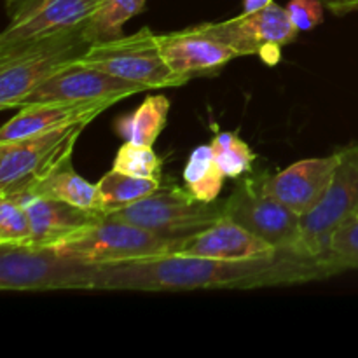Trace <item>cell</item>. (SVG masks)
<instances>
[{"label": "cell", "mask_w": 358, "mask_h": 358, "mask_svg": "<svg viewBox=\"0 0 358 358\" xmlns=\"http://www.w3.org/2000/svg\"><path fill=\"white\" fill-rule=\"evenodd\" d=\"M90 122L0 143V198L27 196L45 177L72 161L73 147Z\"/></svg>", "instance_id": "6"}, {"label": "cell", "mask_w": 358, "mask_h": 358, "mask_svg": "<svg viewBox=\"0 0 358 358\" xmlns=\"http://www.w3.org/2000/svg\"><path fill=\"white\" fill-rule=\"evenodd\" d=\"M117 220L135 224L150 233L173 240H185L213 226L226 215L222 203L196 199L187 189L161 187L154 194L107 213Z\"/></svg>", "instance_id": "7"}, {"label": "cell", "mask_w": 358, "mask_h": 358, "mask_svg": "<svg viewBox=\"0 0 358 358\" xmlns=\"http://www.w3.org/2000/svg\"><path fill=\"white\" fill-rule=\"evenodd\" d=\"M31 220L20 198H0V245L28 247L31 243Z\"/></svg>", "instance_id": "24"}, {"label": "cell", "mask_w": 358, "mask_h": 358, "mask_svg": "<svg viewBox=\"0 0 358 358\" xmlns=\"http://www.w3.org/2000/svg\"><path fill=\"white\" fill-rule=\"evenodd\" d=\"M358 215V143L341 149V163L320 201L301 215L296 254L324 259L332 234L346 220Z\"/></svg>", "instance_id": "8"}, {"label": "cell", "mask_w": 358, "mask_h": 358, "mask_svg": "<svg viewBox=\"0 0 358 358\" xmlns=\"http://www.w3.org/2000/svg\"><path fill=\"white\" fill-rule=\"evenodd\" d=\"M224 173L213 154L212 143L199 145L189 156L184 168L185 189L196 199L212 203L217 201L224 185Z\"/></svg>", "instance_id": "22"}, {"label": "cell", "mask_w": 358, "mask_h": 358, "mask_svg": "<svg viewBox=\"0 0 358 358\" xmlns=\"http://www.w3.org/2000/svg\"><path fill=\"white\" fill-rule=\"evenodd\" d=\"M98 0H6L9 23L0 51L83 30Z\"/></svg>", "instance_id": "9"}, {"label": "cell", "mask_w": 358, "mask_h": 358, "mask_svg": "<svg viewBox=\"0 0 358 358\" xmlns=\"http://www.w3.org/2000/svg\"><path fill=\"white\" fill-rule=\"evenodd\" d=\"M117 101L108 98V100L93 101H49V103L24 105L2 126L0 143L48 133L77 122H91Z\"/></svg>", "instance_id": "15"}, {"label": "cell", "mask_w": 358, "mask_h": 358, "mask_svg": "<svg viewBox=\"0 0 358 358\" xmlns=\"http://www.w3.org/2000/svg\"><path fill=\"white\" fill-rule=\"evenodd\" d=\"M98 266L58 254L55 248L0 245V290H94Z\"/></svg>", "instance_id": "5"}, {"label": "cell", "mask_w": 358, "mask_h": 358, "mask_svg": "<svg viewBox=\"0 0 358 358\" xmlns=\"http://www.w3.org/2000/svg\"><path fill=\"white\" fill-rule=\"evenodd\" d=\"M205 27L238 56L259 55L268 65H276L282 58L280 49L296 41L299 34L285 7L275 2L231 20L205 23Z\"/></svg>", "instance_id": "10"}, {"label": "cell", "mask_w": 358, "mask_h": 358, "mask_svg": "<svg viewBox=\"0 0 358 358\" xmlns=\"http://www.w3.org/2000/svg\"><path fill=\"white\" fill-rule=\"evenodd\" d=\"M96 187L98 194H100L101 212L110 213L154 194L163 187V184L159 178L133 177V175L121 173L112 168L108 173L100 178Z\"/></svg>", "instance_id": "21"}, {"label": "cell", "mask_w": 358, "mask_h": 358, "mask_svg": "<svg viewBox=\"0 0 358 358\" xmlns=\"http://www.w3.org/2000/svg\"><path fill=\"white\" fill-rule=\"evenodd\" d=\"M213 154L226 178H240L252 170L255 161L254 150L236 133H217L212 140Z\"/></svg>", "instance_id": "23"}, {"label": "cell", "mask_w": 358, "mask_h": 358, "mask_svg": "<svg viewBox=\"0 0 358 358\" xmlns=\"http://www.w3.org/2000/svg\"><path fill=\"white\" fill-rule=\"evenodd\" d=\"M27 196H38V198L55 199V201L66 203V205L90 210V212H101L96 184H91L86 178L80 177L73 170L72 161L52 171L41 184L35 185L30 194ZM13 198H24V196H13Z\"/></svg>", "instance_id": "18"}, {"label": "cell", "mask_w": 358, "mask_h": 358, "mask_svg": "<svg viewBox=\"0 0 358 358\" xmlns=\"http://www.w3.org/2000/svg\"><path fill=\"white\" fill-rule=\"evenodd\" d=\"M341 163V150L325 157L292 163L262 180V189L297 215L310 212L322 199Z\"/></svg>", "instance_id": "13"}, {"label": "cell", "mask_w": 358, "mask_h": 358, "mask_svg": "<svg viewBox=\"0 0 358 358\" xmlns=\"http://www.w3.org/2000/svg\"><path fill=\"white\" fill-rule=\"evenodd\" d=\"M357 217H358V215H357Z\"/></svg>", "instance_id": "30"}, {"label": "cell", "mask_w": 358, "mask_h": 358, "mask_svg": "<svg viewBox=\"0 0 358 358\" xmlns=\"http://www.w3.org/2000/svg\"><path fill=\"white\" fill-rule=\"evenodd\" d=\"M90 48L80 31L0 51V107L20 108L24 98Z\"/></svg>", "instance_id": "4"}, {"label": "cell", "mask_w": 358, "mask_h": 358, "mask_svg": "<svg viewBox=\"0 0 358 358\" xmlns=\"http://www.w3.org/2000/svg\"><path fill=\"white\" fill-rule=\"evenodd\" d=\"M224 212L278 252L296 254L301 217L264 192L262 184L252 178L241 182L224 201Z\"/></svg>", "instance_id": "11"}, {"label": "cell", "mask_w": 358, "mask_h": 358, "mask_svg": "<svg viewBox=\"0 0 358 358\" xmlns=\"http://www.w3.org/2000/svg\"><path fill=\"white\" fill-rule=\"evenodd\" d=\"M13 198V196H9ZM28 210L31 220V243L28 247L45 248L59 243L70 234L93 226L94 222L103 219L107 213L90 212V210L77 208L66 203L55 199L38 198V196H24L20 198Z\"/></svg>", "instance_id": "17"}, {"label": "cell", "mask_w": 358, "mask_h": 358, "mask_svg": "<svg viewBox=\"0 0 358 358\" xmlns=\"http://www.w3.org/2000/svg\"><path fill=\"white\" fill-rule=\"evenodd\" d=\"M182 243L184 240L157 236L135 224L105 215L49 248L86 264L108 266L177 254Z\"/></svg>", "instance_id": "2"}, {"label": "cell", "mask_w": 358, "mask_h": 358, "mask_svg": "<svg viewBox=\"0 0 358 358\" xmlns=\"http://www.w3.org/2000/svg\"><path fill=\"white\" fill-rule=\"evenodd\" d=\"M77 63L138 84L147 91L178 87L191 80L170 69L161 51L159 34L147 27L135 34L90 44Z\"/></svg>", "instance_id": "3"}, {"label": "cell", "mask_w": 358, "mask_h": 358, "mask_svg": "<svg viewBox=\"0 0 358 358\" xmlns=\"http://www.w3.org/2000/svg\"><path fill=\"white\" fill-rule=\"evenodd\" d=\"M268 241L261 240L224 215L213 226L206 227L201 233L191 238H185L177 254L199 255V257L220 259V261H250V259H262L276 254Z\"/></svg>", "instance_id": "16"}, {"label": "cell", "mask_w": 358, "mask_h": 358, "mask_svg": "<svg viewBox=\"0 0 358 358\" xmlns=\"http://www.w3.org/2000/svg\"><path fill=\"white\" fill-rule=\"evenodd\" d=\"M322 2L336 16H346L358 10V0H322Z\"/></svg>", "instance_id": "28"}, {"label": "cell", "mask_w": 358, "mask_h": 358, "mask_svg": "<svg viewBox=\"0 0 358 358\" xmlns=\"http://www.w3.org/2000/svg\"><path fill=\"white\" fill-rule=\"evenodd\" d=\"M159 44L170 69L187 79L217 72L231 59L238 58L233 48L206 30L205 23L161 34Z\"/></svg>", "instance_id": "14"}, {"label": "cell", "mask_w": 358, "mask_h": 358, "mask_svg": "<svg viewBox=\"0 0 358 358\" xmlns=\"http://www.w3.org/2000/svg\"><path fill=\"white\" fill-rule=\"evenodd\" d=\"M339 275L324 259L292 252L250 261H220L199 255L168 254L122 264L98 266L94 290L178 292L208 289H261L292 285Z\"/></svg>", "instance_id": "1"}, {"label": "cell", "mask_w": 358, "mask_h": 358, "mask_svg": "<svg viewBox=\"0 0 358 358\" xmlns=\"http://www.w3.org/2000/svg\"><path fill=\"white\" fill-rule=\"evenodd\" d=\"M325 261L339 273L358 269V217L346 220L331 238V247Z\"/></svg>", "instance_id": "26"}, {"label": "cell", "mask_w": 358, "mask_h": 358, "mask_svg": "<svg viewBox=\"0 0 358 358\" xmlns=\"http://www.w3.org/2000/svg\"><path fill=\"white\" fill-rule=\"evenodd\" d=\"M168 112L170 100L164 94H149L136 110L119 115L114 129L124 142L152 147L166 126Z\"/></svg>", "instance_id": "19"}, {"label": "cell", "mask_w": 358, "mask_h": 358, "mask_svg": "<svg viewBox=\"0 0 358 358\" xmlns=\"http://www.w3.org/2000/svg\"><path fill=\"white\" fill-rule=\"evenodd\" d=\"M273 0H243V13H252V10H257L261 7L268 6Z\"/></svg>", "instance_id": "29"}, {"label": "cell", "mask_w": 358, "mask_h": 358, "mask_svg": "<svg viewBox=\"0 0 358 358\" xmlns=\"http://www.w3.org/2000/svg\"><path fill=\"white\" fill-rule=\"evenodd\" d=\"M161 166H163V159L157 156L152 147L133 142L122 143L112 164V168L121 173L143 178H159V180Z\"/></svg>", "instance_id": "25"}, {"label": "cell", "mask_w": 358, "mask_h": 358, "mask_svg": "<svg viewBox=\"0 0 358 358\" xmlns=\"http://www.w3.org/2000/svg\"><path fill=\"white\" fill-rule=\"evenodd\" d=\"M285 9L294 27L299 31H308L324 21V10L327 7L322 0H290Z\"/></svg>", "instance_id": "27"}, {"label": "cell", "mask_w": 358, "mask_h": 358, "mask_svg": "<svg viewBox=\"0 0 358 358\" xmlns=\"http://www.w3.org/2000/svg\"><path fill=\"white\" fill-rule=\"evenodd\" d=\"M147 0H98L80 35L87 44L121 37L126 21L145 9Z\"/></svg>", "instance_id": "20"}, {"label": "cell", "mask_w": 358, "mask_h": 358, "mask_svg": "<svg viewBox=\"0 0 358 358\" xmlns=\"http://www.w3.org/2000/svg\"><path fill=\"white\" fill-rule=\"evenodd\" d=\"M143 91L147 90L138 84L117 79L80 63H73L31 91L23 100L21 107L49 103V101H93L108 100V98L121 101Z\"/></svg>", "instance_id": "12"}]
</instances>
